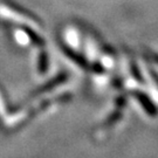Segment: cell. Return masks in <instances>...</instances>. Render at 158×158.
<instances>
[{
	"instance_id": "6da1fadb",
	"label": "cell",
	"mask_w": 158,
	"mask_h": 158,
	"mask_svg": "<svg viewBox=\"0 0 158 158\" xmlns=\"http://www.w3.org/2000/svg\"><path fill=\"white\" fill-rule=\"evenodd\" d=\"M134 96L136 97V100L139 102V104H141L142 108L145 110V113H147L148 115H150V116H157L158 109H157V107L153 104V102L151 101V98H150L149 96L138 90L134 91Z\"/></svg>"
},
{
	"instance_id": "277c9868",
	"label": "cell",
	"mask_w": 158,
	"mask_h": 158,
	"mask_svg": "<svg viewBox=\"0 0 158 158\" xmlns=\"http://www.w3.org/2000/svg\"><path fill=\"white\" fill-rule=\"evenodd\" d=\"M152 60L155 61V62L158 63V55H152Z\"/></svg>"
},
{
	"instance_id": "3957f363",
	"label": "cell",
	"mask_w": 158,
	"mask_h": 158,
	"mask_svg": "<svg viewBox=\"0 0 158 158\" xmlns=\"http://www.w3.org/2000/svg\"><path fill=\"white\" fill-rule=\"evenodd\" d=\"M118 118H119V113H115L113 115V117H110V118H109L108 123H109V124H113V123H115Z\"/></svg>"
},
{
	"instance_id": "7a4b0ae2",
	"label": "cell",
	"mask_w": 158,
	"mask_h": 158,
	"mask_svg": "<svg viewBox=\"0 0 158 158\" xmlns=\"http://www.w3.org/2000/svg\"><path fill=\"white\" fill-rule=\"evenodd\" d=\"M63 51L67 53L68 57H70V59H72L73 61H75L79 66H81V67H83V68H88V66H89V64H88V61H87L83 56H81L77 53L70 51V49H68V48H63Z\"/></svg>"
}]
</instances>
